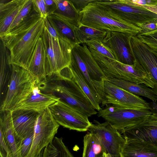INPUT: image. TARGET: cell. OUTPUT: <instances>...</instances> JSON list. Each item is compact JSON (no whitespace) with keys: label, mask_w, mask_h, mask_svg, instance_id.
<instances>
[{"label":"cell","mask_w":157,"mask_h":157,"mask_svg":"<svg viewBox=\"0 0 157 157\" xmlns=\"http://www.w3.org/2000/svg\"><path fill=\"white\" fill-rule=\"evenodd\" d=\"M59 99L52 94L42 92L36 84L32 92L19 102L13 110L22 109L40 112L49 108Z\"/></svg>","instance_id":"18"},{"label":"cell","mask_w":157,"mask_h":157,"mask_svg":"<svg viewBox=\"0 0 157 157\" xmlns=\"http://www.w3.org/2000/svg\"><path fill=\"white\" fill-rule=\"evenodd\" d=\"M155 22H156V23H157V18L155 20Z\"/></svg>","instance_id":"45"},{"label":"cell","mask_w":157,"mask_h":157,"mask_svg":"<svg viewBox=\"0 0 157 157\" xmlns=\"http://www.w3.org/2000/svg\"><path fill=\"white\" fill-rule=\"evenodd\" d=\"M41 37L49 64L48 76L59 72L69 66L71 62L72 51L75 46L67 39L52 36L45 26Z\"/></svg>","instance_id":"6"},{"label":"cell","mask_w":157,"mask_h":157,"mask_svg":"<svg viewBox=\"0 0 157 157\" xmlns=\"http://www.w3.org/2000/svg\"><path fill=\"white\" fill-rule=\"evenodd\" d=\"M136 36L151 49L157 52V30L146 34H138Z\"/></svg>","instance_id":"33"},{"label":"cell","mask_w":157,"mask_h":157,"mask_svg":"<svg viewBox=\"0 0 157 157\" xmlns=\"http://www.w3.org/2000/svg\"><path fill=\"white\" fill-rule=\"evenodd\" d=\"M102 106L111 105L136 110H150L149 103L139 96L134 94L105 80L104 84V97Z\"/></svg>","instance_id":"9"},{"label":"cell","mask_w":157,"mask_h":157,"mask_svg":"<svg viewBox=\"0 0 157 157\" xmlns=\"http://www.w3.org/2000/svg\"><path fill=\"white\" fill-rule=\"evenodd\" d=\"M71 61L74 62L77 65L89 86L100 99L96 89L86 67L74 47L71 52Z\"/></svg>","instance_id":"30"},{"label":"cell","mask_w":157,"mask_h":157,"mask_svg":"<svg viewBox=\"0 0 157 157\" xmlns=\"http://www.w3.org/2000/svg\"><path fill=\"white\" fill-rule=\"evenodd\" d=\"M47 16L53 14L57 9V6L54 0H44Z\"/></svg>","instance_id":"39"},{"label":"cell","mask_w":157,"mask_h":157,"mask_svg":"<svg viewBox=\"0 0 157 157\" xmlns=\"http://www.w3.org/2000/svg\"><path fill=\"white\" fill-rule=\"evenodd\" d=\"M120 157H157V146L140 140H126Z\"/></svg>","instance_id":"20"},{"label":"cell","mask_w":157,"mask_h":157,"mask_svg":"<svg viewBox=\"0 0 157 157\" xmlns=\"http://www.w3.org/2000/svg\"><path fill=\"white\" fill-rule=\"evenodd\" d=\"M34 133L27 137L21 142L19 148L20 157H27L31 149Z\"/></svg>","instance_id":"34"},{"label":"cell","mask_w":157,"mask_h":157,"mask_svg":"<svg viewBox=\"0 0 157 157\" xmlns=\"http://www.w3.org/2000/svg\"><path fill=\"white\" fill-rule=\"evenodd\" d=\"M94 1L89 3L80 12L82 15L81 24L107 33L119 31L134 36L141 31L138 27L114 19Z\"/></svg>","instance_id":"3"},{"label":"cell","mask_w":157,"mask_h":157,"mask_svg":"<svg viewBox=\"0 0 157 157\" xmlns=\"http://www.w3.org/2000/svg\"><path fill=\"white\" fill-rule=\"evenodd\" d=\"M43 152V151H42L40 153L39 155L37 157H42V154Z\"/></svg>","instance_id":"44"},{"label":"cell","mask_w":157,"mask_h":157,"mask_svg":"<svg viewBox=\"0 0 157 157\" xmlns=\"http://www.w3.org/2000/svg\"><path fill=\"white\" fill-rule=\"evenodd\" d=\"M47 18L61 37L67 39L75 46L79 44L75 35L76 27L54 14L48 15Z\"/></svg>","instance_id":"26"},{"label":"cell","mask_w":157,"mask_h":157,"mask_svg":"<svg viewBox=\"0 0 157 157\" xmlns=\"http://www.w3.org/2000/svg\"><path fill=\"white\" fill-rule=\"evenodd\" d=\"M85 44L88 48L94 50L109 58L115 59L113 54L104 46L102 41L92 40Z\"/></svg>","instance_id":"32"},{"label":"cell","mask_w":157,"mask_h":157,"mask_svg":"<svg viewBox=\"0 0 157 157\" xmlns=\"http://www.w3.org/2000/svg\"><path fill=\"white\" fill-rule=\"evenodd\" d=\"M74 48L86 67L101 103L104 97V82L107 78L85 44H77Z\"/></svg>","instance_id":"16"},{"label":"cell","mask_w":157,"mask_h":157,"mask_svg":"<svg viewBox=\"0 0 157 157\" xmlns=\"http://www.w3.org/2000/svg\"><path fill=\"white\" fill-rule=\"evenodd\" d=\"M0 113V133L9 149L11 157H20L13 127L11 111H5Z\"/></svg>","instance_id":"22"},{"label":"cell","mask_w":157,"mask_h":157,"mask_svg":"<svg viewBox=\"0 0 157 157\" xmlns=\"http://www.w3.org/2000/svg\"><path fill=\"white\" fill-rule=\"evenodd\" d=\"M33 10V0H27L25 4L19 12L4 36L9 34L17 27Z\"/></svg>","instance_id":"31"},{"label":"cell","mask_w":157,"mask_h":157,"mask_svg":"<svg viewBox=\"0 0 157 157\" xmlns=\"http://www.w3.org/2000/svg\"><path fill=\"white\" fill-rule=\"evenodd\" d=\"M44 19L45 26L50 35L53 37L58 38L61 37L55 29L52 26L47 18Z\"/></svg>","instance_id":"40"},{"label":"cell","mask_w":157,"mask_h":157,"mask_svg":"<svg viewBox=\"0 0 157 157\" xmlns=\"http://www.w3.org/2000/svg\"><path fill=\"white\" fill-rule=\"evenodd\" d=\"M57 9L53 14L69 22L76 27L81 24L82 15L70 0H54Z\"/></svg>","instance_id":"24"},{"label":"cell","mask_w":157,"mask_h":157,"mask_svg":"<svg viewBox=\"0 0 157 157\" xmlns=\"http://www.w3.org/2000/svg\"><path fill=\"white\" fill-rule=\"evenodd\" d=\"M131 42L136 59L157 83V52L143 42L136 36H132Z\"/></svg>","instance_id":"15"},{"label":"cell","mask_w":157,"mask_h":157,"mask_svg":"<svg viewBox=\"0 0 157 157\" xmlns=\"http://www.w3.org/2000/svg\"><path fill=\"white\" fill-rule=\"evenodd\" d=\"M59 127L49 108L40 111L35 127L32 145L27 157H37L53 140Z\"/></svg>","instance_id":"7"},{"label":"cell","mask_w":157,"mask_h":157,"mask_svg":"<svg viewBox=\"0 0 157 157\" xmlns=\"http://www.w3.org/2000/svg\"><path fill=\"white\" fill-rule=\"evenodd\" d=\"M44 27V19L41 17L27 27L0 38L10 52L12 64L27 70Z\"/></svg>","instance_id":"2"},{"label":"cell","mask_w":157,"mask_h":157,"mask_svg":"<svg viewBox=\"0 0 157 157\" xmlns=\"http://www.w3.org/2000/svg\"><path fill=\"white\" fill-rule=\"evenodd\" d=\"M88 130L99 138L106 152L113 157H120L125 140L121 134L108 122L100 123L94 120Z\"/></svg>","instance_id":"12"},{"label":"cell","mask_w":157,"mask_h":157,"mask_svg":"<svg viewBox=\"0 0 157 157\" xmlns=\"http://www.w3.org/2000/svg\"><path fill=\"white\" fill-rule=\"evenodd\" d=\"M76 37L79 44L92 40L102 41L107 32L99 30L81 24L75 29Z\"/></svg>","instance_id":"28"},{"label":"cell","mask_w":157,"mask_h":157,"mask_svg":"<svg viewBox=\"0 0 157 157\" xmlns=\"http://www.w3.org/2000/svg\"><path fill=\"white\" fill-rule=\"evenodd\" d=\"M37 85L43 93L55 96L88 117L98 113L74 80L69 66L47 76Z\"/></svg>","instance_id":"1"},{"label":"cell","mask_w":157,"mask_h":157,"mask_svg":"<svg viewBox=\"0 0 157 157\" xmlns=\"http://www.w3.org/2000/svg\"><path fill=\"white\" fill-rule=\"evenodd\" d=\"M149 104L151 108V111L157 113V102L152 101Z\"/></svg>","instance_id":"42"},{"label":"cell","mask_w":157,"mask_h":157,"mask_svg":"<svg viewBox=\"0 0 157 157\" xmlns=\"http://www.w3.org/2000/svg\"><path fill=\"white\" fill-rule=\"evenodd\" d=\"M49 108L54 119L59 125L70 130L86 131L92 124L87 116L60 99Z\"/></svg>","instance_id":"10"},{"label":"cell","mask_w":157,"mask_h":157,"mask_svg":"<svg viewBox=\"0 0 157 157\" xmlns=\"http://www.w3.org/2000/svg\"><path fill=\"white\" fill-rule=\"evenodd\" d=\"M0 104L6 94L10 82L12 64L10 52L6 46L3 40L0 38Z\"/></svg>","instance_id":"21"},{"label":"cell","mask_w":157,"mask_h":157,"mask_svg":"<svg viewBox=\"0 0 157 157\" xmlns=\"http://www.w3.org/2000/svg\"><path fill=\"white\" fill-rule=\"evenodd\" d=\"M76 10L79 12L82 11L89 3L94 0H70Z\"/></svg>","instance_id":"38"},{"label":"cell","mask_w":157,"mask_h":157,"mask_svg":"<svg viewBox=\"0 0 157 157\" xmlns=\"http://www.w3.org/2000/svg\"><path fill=\"white\" fill-rule=\"evenodd\" d=\"M130 5L143 7L144 6L157 5V0H124Z\"/></svg>","instance_id":"37"},{"label":"cell","mask_w":157,"mask_h":157,"mask_svg":"<svg viewBox=\"0 0 157 157\" xmlns=\"http://www.w3.org/2000/svg\"><path fill=\"white\" fill-rule=\"evenodd\" d=\"M106 80L134 94L143 96L152 101L157 102V93L144 84L113 78H107Z\"/></svg>","instance_id":"23"},{"label":"cell","mask_w":157,"mask_h":157,"mask_svg":"<svg viewBox=\"0 0 157 157\" xmlns=\"http://www.w3.org/2000/svg\"><path fill=\"white\" fill-rule=\"evenodd\" d=\"M152 113L150 110L125 109L109 105L99 111L97 116L109 123L118 131H121L139 123Z\"/></svg>","instance_id":"8"},{"label":"cell","mask_w":157,"mask_h":157,"mask_svg":"<svg viewBox=\"0 0 157 157\" xmlns=\"http://www.w3.org/2000/svg\"><path fill=\"white\" fill-rule=\"evenodd\" d=\"M143 7L157 14V5L144 6Z\"/></svg>","instance_id":"41"},{"label":"cell","mask_w":157,"mask_h":157,"mask_svg":"<svg viewBox=\"0 0 157 157\" xmlns=\"http://www.w3.org/2000/svg\"><path fill=\"white\" fill-rule=\"evenodd\" d=\"M36 84L34 78L27 70L12 64L10 82L6 95L0 104V113L13 110L32 92Z\"/></svg>","instance_id":"5"},{"label":"cell","mask_w":157,"mask_h":157,"mask_svg":"<svg viewBox=\"0 0 157 157\" xmlns=\"http://www.w3.org/2000/svg\"><path fill=\"white\" fill-rule=\"evenodd\" d=\"M39 112L22 109L11 111L13 127L19 151L22 141L34 133Z\"/></svg>","instance_id":"14"},{"label":"cell","mask_w":157,"mask_h":157,"mask_svg":"<svg viewBox=\"0 0 157 157\" xmlns=\"http://www.w3.org/2000/svg\"><path fill=\"white\" fill-rule=\"evenodd\" d=\"M82 157H100L105 150L98 136L88 132L84 136Z\"/></svg>","instance_id":"27"},{"label":"cell","mask_w":157,"mask_h":157,"mask_svg":"<svg viewBox=\"0 0 157 157\" xmlns=\"http://www.w3.org/2000/svg\"><path fill=\"white\" fill-rule=\"evenodd\" d=\"M69 67L74 80L87 97L95 109L99 111L101 109L100 106V100L87 83L77 65L71 61Z\"/></svg>","instance_id":"25"},{"label":"cell","mask_w":157,"mask_h":157,"mask_svg":"<svg viewBox=\"0 0 157 157\" xmlns=\"http://www.w3.org/2000/svg\"><path fill=\"white\" fill-rule=\"evenodd\" d=\"M27 70L34 78L37 84L44 80L49 74V63L41 36L38 40Z\"/></svg>","instance_id":"17"},{"label":"cell","mask_w":157,"mask_h":157,"mask_svg":"<svg viewBox=\"0 0 157 157\" xmlns=\"http://www.w3.org/2000/svg\"><path fill=\"white\" fill-rule=\"evenodd\" d=\"M114 19L139 27L141 24L157 18V14L144 7L133 6L124 0H94Z\"/></svg>","instance_id":"4"},{"label":"cell","mask_w":157,"mask_h":157,"mask_svg":"<svg viewBox=\"0 0 157 157\" xmlns=\"http://www.w3.org/2000/svg\"><path fill=\"white\" fill-rule=\"evenodd\" d=\"M33 6L35 10L42 18L47 17L45 3L44 0H33Z\"/></svg>","instance_id":"35"},{"label":"cell","mask_w":157,"mask_h":157,"mask_svg":"<svg viewBox=\"0 0 157 157\" xmlns=\"http://www.w3.org/2000/svg\"><path fill=\"white\" fill-rule=\"evenodd\" d=\"M139 28L141 30L139 34L150 33L157 30V24L154 20L143 23L140 25Z\"/></svg>","instance_id":"36"},{"label":"cell","mask_w":157,"mask_h":157,"mask_svg":"<svg viewBox=\"0 0 157 157\" xmlns=\"http://www.w3.org/2000/svg\"><path fill=\"white\" fill-rule=\"evenodd\" d=\"M27 0H12L0 1V38L8 30L17 15Z\"/></svg>","instance_id":"19"},{"label":"cell","mask_w":157,"mask_h":157,"mask_svg":"<svg viewBox=\"0 0 157 157\" xmlns=\"http://www.w3.org/2000/svg\"><path fill=\"white\" fill-rule=\"evenodd\" d=\"M42 157H74L63 141L62 137H55L44 149Z\"/></svg>","instance_id":"29"},{"label":"cell","mask_w":157,"mask_h":157,"mask_svg":"<svg viewBox=\"0 0 157 157\" xmlns=\"http://www.w3.org/2000/svg\"><path fill=\"white\" fill-rule=\"evenodd\" d=\"M132 36L121 32H109L102 42L113 54L116 60L124 64L132 65L136 59L131 42Z\"/></svg>","instance_id":"11"},{"label":"cell","mask_w":157,"mask_h":157,"mask_svg":"<svg viewBox=\"0 0 157 157\" xmlns=\"http://www.w3.org/2000/svg\"><path fill=\"white\" fill-rule=\"evenodd\" d=\"M121 132L125 140H140L157 146V113L153 112L139 123Z\"/></svg>","instance_id":"13"},{"label":"cell","mask_w":157,"mask_h":157,"mask_svg":"<svg viewBox=\"0 0 157 157\" xmlns=\"http://www.w3.org/2000/svg\"><path fill=\"white\" fill-rule=\"evenodd\" d=\"M100 157H113L110 154L106 152H104Z\"/></svg>","instance_id":"43"}]
</instances>
